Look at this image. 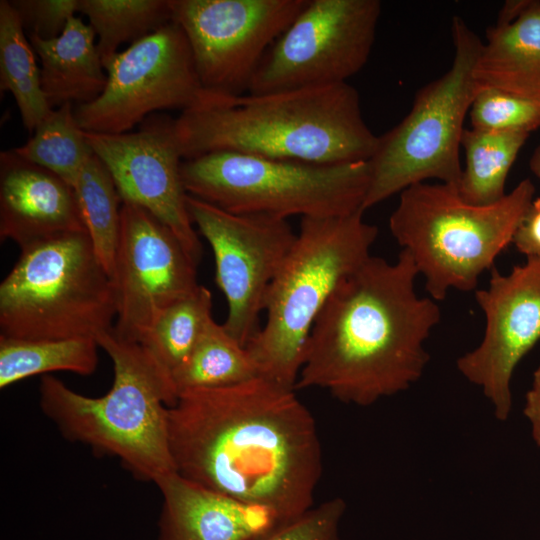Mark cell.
I'll list each match as a JSON object with an SVG mask.
<instances>
[{"mask_svg": "<svg viewBox=\"0 0 540 540\" xmlns=\"http://www.w3.org/2000/svg\"><path fill=\"white\" fill-rule=\"evenodd\" d=\"M176 471L291 520L313 506L322 474L316 422L295 390L261 376L181 393L169 407Z\"/></svg>", "mask_w": 540, "mask_h": 540, "instance_id": "6da1fadb", "label": "cell"}, {"mask_svg": "<svg viewBox=\"0 0 540 540\" xmlns=\"http://www.w3.org/2000/svg\"><path fill=\"white\" fill-rule=\"evenodd\" d=\"M418 274L402 249L394 263L370 255L345 277L311 331L294 389L367 407L418 381L430 358L424 343L441 319L437 302L416 294Z\"/></svg>", "mask_w": 540, "mask_h": 540, "instance_id": "7a4b0ae2", "label": "cell"}, {"mask_svg": "<svg viewBox=\"0 0 540 540\" xmlns=\"http://www.w3.org/2000/svg\"><path fill=\"white\" fill-rule=\"evenodd\" d=\"M174 127L185 160L229 151L331 165L368 161L378 143L348 82L260 95L204 91Z\"/></svg>", "mask_w": 540, "mask_h": 540, "instance_id": "3957f363", "label": "cell"}, {"mask_svg": "<svg viewBox=\"0 0 540 540\" xmlns=\"http://www.w3.org/2000/svg\"><path fill=\"white\" fill-rule=\"evenodd\" d=\"M95 339L113 363L108 393L85 396L47 374L39 386L40 408L67 440L113 455L135 478L156 484L177 472L168 422L178 400L172 375L145 347L112 329Z\"/></svg>", "mask_w": 540, "mask_h": 540, "instance_id": "277c9868", "label": "cell"}, {"mask_svg": "<svg viewBox=\"0 0 540 540\" xmlns=\"http://www.w3.org/2000/svg\"><path fill=\"white\" fill-rule=\"evenodd\" d=\"M363 213L301 218L267 292L265 322L246 346L259 376L294 389L318 317L340 282L370 256L378 228Z\"/></svg>", "mask_w": 540, "mask_h": 540, "instance_id": "5b68a950", "label": "cell"}, {"mask_svg": "<svg viewBox=\"0 0 540 540\" xmlns=\"http://www.w3.org/2000/svg\"><path fill=\"white\" fill-rule=\"evenodd\" d=\"M530 179L522 180L500 201L486 206L465 202L455 186L422 182L400 193L389 229L407 249L436 302L451 289L471 291L512 243L534 199Z\"/></svg>", "mask_w": 540, "mask_h": 540, "instance_id": "8992f818", "label": "cell"}, {"mask_svg": "<svg viewBox=\"0 0 540 540\" xmlns=\"http://www.w3.org/2000/svg\"><path fill=\"white\" fill-rule=\"evenodd\" d=\"M117 314L112 279L87 232L21 250L0 284V336L25 339L96 337Z\"/></svg>", "mask_w": 540, "mask_h": 540, "instance_id": "52a82bcc", "label": "cell"}, {"mask_svg": "<svg viewBox=\"0 0 540 540\" xmlns=\"http://www.w3.org/2000/svg\"><path fill=\"white\" fill-rule=\"evenodd\" d=\"M181 176L187 194L225 211L287 219L363 211L370 170L368 161L320 165L219 151L182 161Z\"/></svg>", "mask_w": 540, "mask_h": 540, "instance_id": "ba28073f", "label": "cell"}, {"mask_svg": "<svg viewBox=\"0 0 540 540\" xmlns=\"http://www.w3.org/2000/svg\"><path fill=\"white\" fill-rule=\"evenodd\" d=\"M451 35L454 57L449 70L418 90L404 119L378 136L368 160L364 212L428 179L459 186L464 120L477 93L472 73L483 43L459 16L452 19Z\"/></svg>", "mask_w": 540, "mask_h": 540, "instance_id": "9c48e42d", "label": "cell"}, {"mask_svg": "<svg viewBox=\"0 0 540 540\" xmlns=\"http://www.w3.org/2000/svg\"><path fill=\"white\" fill-rule=\"evenodd\" d=\"M380 14L379 0H308L265 54L248 93L346 83L369 59Z\"/></svg>", "mask_w": 540, "mask_h": 540, "instance_id": "30bf717a", "label": "cell"}, {"mask_svg": "<svg viewBox=\"0 0 540 540\" xmlns=\"http://www.w3.org/2000/svg\"><path fill=\"white\" fill-rule=\"evenodd\" d=\"M103 65L107 74L103 92L74 109L79 127L86 132L127 133L149 113L184 111L204 93L185 33L173 21Z\"/></svg>", "mask_w": 540, "mask_h": 540, "instance_id": "8fae6325", "label": "cell"}, {"mask_svg": "<svg viewBox=\"0 0 540 540\" xmlns=\"http://www.w3.org/2000/svg\"><path fill=\"white\" fill-rule=\"evenodd\" d=\"M206 92L248 93L265 54L308 0H170Z\"/></svg>", "mask_w": 540, "mask_h": 540, "instance_id": "7c38bea8", "label": "cell"}, {"mask_svg": "<svg viewBox=\"0 0 540 540\" xmlns=\"http://www.w3.org/2000/svg\"><path fill=\"white\" fill-rule=\"evenodd\" d=\"M191 220L209 243L224 294L228 333L246 347L257 334L269 287L295 242L287 219L236 214L188 194Z\"/></svg>", "mask_w": 540, "mask_h": 540, "instance_id": "4fadbf2b", "label": "cell"}, {"mask_svg": "<svg viewBox=\"0 0 540 540\" xmlns=\"http://www.w3.org/2000/svg\"><path fill=\"white\" fill-rule=\"evenodd\" d=\"M120 214L112 331L124 341L140 343L168 306L199 286L197 263L177 236L144 208L122 202Z\"/></svg>", "mask_w": 540, "mask_h": 540, "instance_id": "5bb4252c", "label": "cell"}, {"mask_svg": "<svg viewBox=\"0 0 540 540\" xmlns=\"http://www.w3.org/2000/svg\"><path fill=\"white\" fill-rule=\"evenodd\" d=\"M475 298L485 315L484 336L456 366L481 388L495 417L506 421L513 405V373L540 341V260L527 258L507 275L493 267L488 288L477 290Z\"/></svg>", "mask_w": 540, "mask_h": 540, "instance_id": "9a60e30c", "label": "cell"}, {"mask_svg": "<svg viewBox=\"0 0 540 540\" xmlns=\"http://www.w3.org/2000/svg\"><path fill=\"white\" fill-rule=\"evenodd\" d=\"M87 143L108 169L122 202L138 205L166 225L198 264L202 246L187 208L182 153L174 120L161 119L137 132L84 131Z\"/></svg>", "mask_w": 540, "mask_h": 540, "instance_id": "2e32d148", "label": "cell"}, {"mask_svg": "<svg viewBox=\"0 0 540 540\" xmlns=\"http://www.w3.org/2000/svg\"><path fill=\"white\" fill-rule=\"evenodd\" d=\"M86 232L71 185L15 151L0 154V237L20 249Z\"/></svg>", "mask_w": 540, "mask_h": 540, "instance_id": "e0dca14e", "label": "cell"}, {"mask_svg": "<svg viewBox=\"0 0 540 540\" xmlns=\"http://www.w3.org/2000/svg\"><path fill=\"white\" fill-rule=\"evenodd\" d=\"M159 540H256L283 520L273 511L192 482L177 472L160 479Z\"/></svg>", "mask_w": 540, "mask_h": 540, "instance_id": "ac0fdd59", "label": "cell"}, {"mask_svg": "<svg viewBox=\"0 0 540 540\" xmlns=\"http://www.w3.org/2000/svg\"><path fill=\"white\" fill-rule=\"evenodd\" d=\"M473 67L476 91L493 88L540 106V1L486 30Z\"/></svg>", "mask_w": 540, "mask_h": 540, "instance_id": "d6986e66", "label": "cell"}, {"mask_svg": "<svg viewBox=\"0 0 540 540\" xmlns=\"http://www.w3.org/2000/svg\"><path fill=\"white\" fill-rule=\"evenodd\" d=\"M28 39L40 59L43 93L52 109L66 103L94 101L104 90L107 74L95 43V33L80 17H72L57 38Z\"/></svg>", "mask_w": 540, "mask_h": 540, "instance_id": "ffe728a7", "label": "cell"}, {"mask_svg": "<svg viewBox=\"0 0 540 540\" xmlns=\"http://www.w3.org/2000/svg\"><path fill=\"white\" fill-rule=\"evenodd\" d=\"M171 375L178 396L190 390L230 387L259 376L246 347L213 318Z\"/></svg>", "mask_w": 540, "mask_h": 540, "instance_id": "44dd1931", "label": "cell"}, {"mask_svg": "<svg viewBox=\"0 0 540 540\" xmlns=\"http://www.w3.org/2000/svg\"><path fill=\"white\" fill-rule=\"evenodd\" d=\"M35 51L8 0L0 1V90L9 91L32 132L53 110L41 87Z\"/></svg>", "mask_w": 540, "mask_h": 540, "instance_id": "7402d4cb", "label": "cell"}, {"mask_svg": "<svg viewBox=\"0 0 540 540\" xmlns=\"http://www.w3.org/2000/svg\"><path fill=\"white\" fill-rule=\"evenodd\" d=\"M529 134L465 129L461 139L465 168L457 188L460 197L477 206L500 201L506 195L508 173Z\"/></svg>", "mask_w": 540, "mask_h": 540, "instance_id": "603a6c76", "label": "cell"}, {"mask_svg": "<svg viewBox=\"0 0 540 540\" xmlns=\"http://www.w3.org/2000/svg\"><path fill=\"white\" fill-rule=\"evenodd\" d=\"M98 347L94 337L25 340L0 336V387L54 371L91 375L98 364Z\"/></svg>", "mask_w": 540, "mask_h": 540, "instance_id": "cb8c5ba5", "label": "cell"}, {"mask_svg": "<svg viewBox=\"0 0 540 540\" xmlns=\"http://www.w3.org/2000/svg\"><path fill=\"white\" fill-rule=\"evenodd\" d=\"M73 189L95 254L112 279L120 239L122 201L108 169L94 152L81 169Z\"/></svg>", "mask_w": 540, "mask_h": 540, "instance_id": "d4e9b609", "label": "cell"}, {"mask_svg": "<svg viewBox=\"0 0 540 540\" xmlns=\"http://www.w3.org/2000/svg\"><path fill=\"white\" fill-rule=\"evenodd\" d=\"M95 35L103 64L124 42H135L172 21L170 0H78Z\"/></svg>", "mask_w": 540, "mask_h": 540, "instance_id": "484cf974", "label": "cell"}, {"mask_svg": "<svg viewBox=\"0 0 540 540\" xmlns=\"http://www.w3.org/2000/svg\"><path fill=\"white\" fill-rule=\"evenodd\" d=\"M24 160L41 166L73 187L93 153L79 127L72 103L54 108L24 145L13 149Z\"/></svg>", "mask_w": 540, "mask_h": 540, "instance_id": "4316f807", "label": "cell"}, {"mask_svg": "<svg viewBox=\"0 0 540 540\" xmlns=\"http://www.w3.org/2000/svg\"><path fill=\"white\" fill-rule=\"evenodd\" d=\"M211 318V292L199 285L168 306L139 344L172 374L187 358Z\"/></svg>", "mask_w": 540, "mask_h": 540, "instance_id": "83f0119b", "label": "cell"}, {"mask_svg": "<svg viewBox=\"0 0 540 540\" xmlns=\"http://www.w3.org/2000/svg\"><path fill=\"white\" fill-rule=\"evenodd\" d=\"M472 128L487 132H527L540 127V106L493 88L478 91L469 110Z\"/></svg>", "mask_w": 540, "mask_h": 540, "instance_id": "f1b7e54d", "label": "cell"}, {"mask_svg": "<svg viewBox=\"0 0 540 540\" xmlns=\"http://www.w3.org/2000/svg\"><path fill=\"white\" fill-rule=\"evenodd\" d=\"M346 503L329 499L303 514L281 523L256 540H340L339 525Z\"/></svg>", "mask_w": 540, "mask_h": 540, "instance_id": "f546056e", "label": "cell"}, {"mask_svg": "<svg viewBox=\"0 0 540 540\" xmlns=\"http://www.w3.org/2000/svg\"><path fill=\"white\" fill-rule=\"evenodd\" d=\"M24 30L43 40L60 36L78 12V0H13Z\"/></svg>", "mask_w": 540, "mask_h": 540, "instance_id": "4dcf8cb0", "label": "cell"}, {"mask_svg": "<svg viewBox=\"0 0 540 540\" xmlns=\"http://www.w3.org/2000/svg\"><path fill=\"white\" fill-rule=\"evenodd\" d=\"M512 243L526 258L540 260V197L534 198L531 202Z\"/></svg>", "mask_w": 540, "mask_h": 540, "instance_id": "1f68e13d", "label": "cell"}, {"mask_svg": "<svg viewBox=\"0 0 540 540\" xmlns=\"http://www.w3.org/2000/svg\"><path fill=\"white\" fill-rule=\"evenodd\" d=\"M523 413L531 424L533 440L540 448V364L533 373L532 385L526 393Z\"/></svg>", "mask_w": 540, "mask_h": 540, "instance_id": "d6a6232c", "label": "cell"}, {"mask_svg": "<svg viewBox=\"0 0 540 540\" xmlns=\"http://www.w3.org/2000/svg\"><path fill=\"white\" fill-rule=\"evenodd\" d=\"M530 168L533 173L540 178V145L536 148L531 157Z\"/></svg>", "mask_w": 540, "mask_h": 540, "instance_id": "836d02e7", "label": "cell"}]
</instances>
